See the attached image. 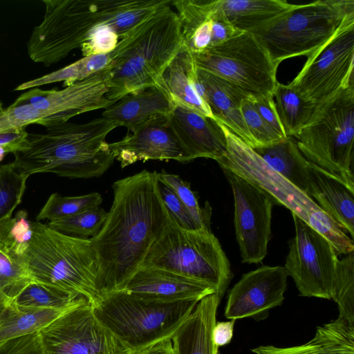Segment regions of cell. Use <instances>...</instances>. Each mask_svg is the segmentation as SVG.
<instances>
[{
    "label": "cell",
    "instance_id": "6da1fadb",
    "mask_svg": "<svg viewBox=\"0 0 354 354\" xmlns=\"http://www.w3.org/2000/svg\"><path fill=\"white\" fill-rule=\"evenodd\" d=\"M113 200L98 233L91 238L98 265L97 290H123L170 222L156 171L146 169L116 180Z\"/></svg>",
    "mask_w": 354,
    "mask_h": 354
},
{
    "label": "cell",
    "instance_id": "7a4b0ae2",
    "mask_svg": "<svg viewBox=\"0 0 354 354\" xmlns=\"http://www.w3.org/2000/svg\"><path fill=\"white\" fill-rule=\"evenodd\" d=\"M117 127L101 117L82 124H56L46 127L44 133H28V147L14 154L13 162L28 177L38 173L70 178L101 176L115 160L105 139Z\"/></svg>",
    "mask_w": 354,
    "mask_h": 354
},
{
    "label": "cell",
    "instance_id": "3957f363",
    "mask_svg": "<svg viewBox=\"0 0 354 354\" xmlns=\"http://www.w3.org/2000/svg\"><path fill=\"white\" fill-rule=\"evenodd\" d=\"M171 1L119 39L111 52L107 98L123 96L156 86L170 62L183 48L180 25Z\"/></svg>",
    "mask_w": 354,
    "mask_h": 354
},
{
    "label": "cell",
    "instance_id": "277c9868",
    "mask_svg": "<svg viewBox=\"0 0 354 354\" xmlns=\"http://www.w3.org/2000/svg\"><path fill=\"white\" fill-rule=\"evenodd\" d=\"M31 237L21 261L33 281L100 299L98 265L91 240L67 235L39 221H31Z\"/></svg>",
    "mask_w": 354,
    "mask_h": 354
},
{
    "label": "cell",
    "instance_id": "5b68a950",
    "mask_svg": "<svg viewBox=\"0 0 354 354\" xmlns=\"http://www.w3.org/2000/svg\"><path fill=\"white\" fill-rule=\"evenodd\" d=\"M198 301L156 302L121 290L102 297L93 310L97 320L136 354L171 339Z\"/></svg>",
    "mask_w": 354,
    "mask_h": 354
},
{
    "label": "cell",
    "instance_id": "8992f818",
    "mask_svg": "<svg viewBox=\"0 0 354 354\" xmlns=\"http://www.w3.org/2000/svg\"><path fill=\"white\" fill-rule=\"evenodd\" d=\"M353 0H319L294 6L252 32L277 66L286 59L307 57L326 44L348 19Z\"/></svg>",
    "mask_w": 354,
    "mask_h": 354
},
{
    "label": "cell",
    "instance_id": "52a82bcc",
    "mask_svg": "<svg viewBox=\"0 0 354 354\" xmlns=\"http://www.w3.org/2000/svg\"><path fill=\"white\" fill-rule=\"evenodd\" d=\"M226 138V153L216 162L222 169L239 175L269 193L325 236L337 254L354 252V243L339 226L305 192L270 169L242 140L218 122Z\"/></svg>",
    "mask_w": 354,
    "mask_h": 354
},
{
    "label": "cell",
    "instance_id": "ba28073f",
    "mask_svg": "<svg viewBox=\"0 0 354 354\" xmlns=\"http://www.w3.org/2000/svg\"><path fill=\"white\" fill-rule=\"evenodd\" d=\"M295 138L310 162L354 189V84L317 104Z\"/></svg>",
    "mask_w": 354,
    "mask_h": 354
},
{
    "label": "cell",
    "instance_id": "9c48e42d",
    "mask_svg": "<svg viewBox=\"0 0 354 354\" xmlns=\"http://www.w3.org/2000/svg\"><path fill=\"white\" fill-rule=\"evenodd\" d=\"M140 267L161 268L209 284L221 297L232 277L229 260L210 229L185 230L171 217Z\"/></svg>",
    "mask_w": 354,
    "mask_h": 354
},
{
    "label": "cell",
    "instance_id": "30bf717a",
    "mask_svg": "<svg viewBox=\"0 0 354 354\" xmlns=\"http://www.w3.org/2000/svg\"><path fill=\"white\" fill-rule=\"evenodd\" d=\"M195 66L238 86L252 98L273 97L278 66L250 32H241L201 53Z\"/></svg>",
    "mask_w": 354,
    "mask_h": 354
},
{
    "label": "cell",
    "instance_id": "8fae6325",
    "mask_svg": "<svg viewBox=\"0 0 354 354\" xmlns=\"http://www.w3.org/2000/svg\"><path fill=\"white\" fill-rule=\"evenodd\" d=\"M44 19L34 27L27 43L30 59L46 66L81 47L100 20L97 0H42Z\"/></svg>",
    "mask_w": 354,
    "mask_h": 354
},
{
    "label": "cell",
    "instance_id": "7c38bea8",
    "mask_svg": "<svg viewBox=\"0 0 354 354\" xmlns=\"http://www.w3.org/2000/svg\"><path fill=\"white\" fill-rule=\"evenodd\" d=\"M354 18L347 20L323 46L307 57L289 84L316 106L354 84Z\"/></svg>",
    "mask_w": 354,
    "mask_h": 354
},
{
    "label": "cell",
    "instance_id": "4fadbf2b",
    "mask_svg": "<svg viewBox=\"0 0 354 354\" xmlns=\"http://www.w3.org/2000/svg\"><path fill=\"white\" fill-rule=\"evenodd\" d=\"M295 236L283 266L303 297L331 299L337 254L322 234L292 214Z\"/></svg>",
    "mask_w": 354,
    "mask_h": 354
},
{
    "label": "cell",
    "instance_id": "5bb4252c",
    "mask_svg": "<svg viewBox=\"0 0 354 354\" xmlns=\"http://www.w3.org/2000/svg\"><path fill=\"white\" fill-rule=\"evenodd\" d=\"M43 354H132L96 318L85 301L39 331Z\"/></svg>",
    "mask_w": 354,
    "mask_h": 354
},
{
    "label": "cell",
    "instance_id": "9a60e30c",
    "mask_svg": "<svg viewBox=\"0 0 354 354\" xmlns=\"http://www.w3.org/2000/svg\"><path fill=\"white\" fill-rule=\"evenodd\" d=\"M223 171L234 196V223L242 262L260 263L267 254L272 209L278 203L255 183L227 170Z\"/></svg>",
    "mask_w": 354,
    "mask_h": 354
},
{
    "label": "cell",
    "instance_id": "2e32d148",
    "mask_svg": "<svg viewBox=\"0 0 354 354\" xmlns=\"http://www.w3.org/2000/svg\"><path fill=\"white\" fill-rule=\"evenodd\" d=\"M112 65L61 90L31 88L15 102L28 104L46 116V127L68 122L77 115L106 109L113 103L107 98Z\"/></svg>",
    "mask_w": 354,
    "mask_h": 354
},
{
    "label": "cell",
    "instance_id": "e0dca14e",
    "mask_svg": "<svg viewBox=\"0 0 354 354\" xmlns=\"http://www.w3.org/2000/svg\"><path fill=\"white\" fill-rule=\"evenodd\" d=\"M288 276L280 266H263L243 274L229 292L225 317L231 320L266 319L270 310L282 304Z\"/></svg>",
    "mask_w": 354,
    "mask_h": 354
},
{
    "label": "cell",
    "instance_id": "ac0fdd59",
    "mask_svg": "<svg viewBox=\"0 0 354 354\" xmlns=\"http://www.w3.org/2000/svg\"><path fill=\"white\" fill-rule=\"evenodd\" d=\"M109 147L122 168L139 160L191 162L169 127V117L144 125L120 140L109 143Z\"/></svg>",
    "mask_w": 354,
    "mask_h": 354
},
{
    "label": "cell",
    "instance_id": "d6986e66",
    "mask_svg": "<svg viewBox=\"0 0 354 354\" xmlns=\"http://www.w3.org/2000/svg\"><path fill=\"white\" fill-rule=\"evenodd\" d=\"M183 48L191 54L201 53L233 37L235 30L216 8L214 1L175 0Z\"/></svg>",
    "mask_w": 354,
    "mask_h": 354
},
{
    "label": "cell",
    "instance_id": "ffe728a7",
    "mask_svg": "<svg viewBox=\"0 0 354 354\" xmlns=\"http://www.w3.org/2000/svg\"><path fill=\"white\" fill-rule=\"evenodd\" d=\"M174 104L169 125L190 161L221 158L227 151V141L219 123L183 104Z\"/></svg>",
    "mask_w": 354,
    "mask_h": 354
},
{
    "label": "cell",
    "instance_id": "44dd1931",
    "mask_svg": "<svg viewBox=\"0 0 354 354\" xmlns=\"http://www.w3.org/2000/svg\"><path fill=\"white\" fill-rule=\"evenodd\" d=\"M123 290L140 299L162 303L200 301L216 293L209 284L154 267L139 268Z\"/></svg>",
    "mask_w": 354,
    "mask_h": 354
},
{
    "label": "cell",
    "instance_id": "7402d4cb",
    "mask_svg": "<svg viewBox=\"0 0 354 354\" xmlns=\"http://www.w3.org/2000/svg\"><path fill=\"white\" fill-rule=\"evenodd\" d=\"M174 104L156 85L129 93L104 109L102 117L133 132L159 118L169 117Z\"/></svg>",
    "mask_w": 354,
    "mask_h": 354
},
{
    "label": "cell",
    "instance_id": "603a6c76",
    "mask_svg": "<svg viewBox=\"0 0 354 354\" xmlns=\"http://www.w3.org/2000/svg\"><path fill=\"white\" fill-rule=\"evenodd\" d=\"M196 75L203 86L206 103L215 120L254 149L253 140L241 111L242 101L252 97L234 84L205 70L196 67Z\"/></svg>",
    "mask_w": 354,
    "mask_h": 354
},
{
    "label": "cell",
    "instance_id": "cb8c5ba5",
    "mask_svg": "<svg viewBox=\"0 0 354 354\" xmlns=\"http://www.w3.org/2000/svg\"><path fill=\"white\" fill-rule=\"evenodd\" d=\"M307 194L353 240L354 189L310 162Z\"/></svg>",
    "mask_w": 354,
    "mask_h": 354
},
{
    "label": "cell",
    "instance_id": "d4e9b609",
    "mask_svg": "<svg viewBox=\"0 0 354 354\" xmlns=\"http://www.w3.org/2000/svg\"><path fill=\"white\" fill-rule=\"evenodd\" d=\"M221 298L217 293L200 300L171 337L176 354H217L212 332Z\"/></svg>",
    "mask_w": 354,
    "mask_h": 354
},
{
    "label": "cell",
    "instance_id": "484cf974",
    "mask_svg": "<svg viewBox=\"0 0 354 354\" xmlns=\"http://www.w3.org/2000/svg\"><path fill=\"white\" fill-rule=\"evenodd\" d=\"M198 84L192 56L183 48L164 71L158 86L167 93L174 103L214 119L207 104L200 96Z\"/></svg>",
    "mask_w": 354,
    "mask_h": 354
},
{
    "label": "cell",
    "instance_id": "4316f807",
    "mask_svg": "<svg viewBox=\"0 0 354 354\" xmlns=\"http://www.w3.org/2000/svg\"><path fill=\"white\" fill-rule=\"evenodd\" d=\"M216 8L237 31L252 33L267 25L294 4L283 0H215Z\"/></svg>",
    "mask_w": 354,
    "mask_h": 354
},
{
    "label": "cell",
    "instance_id": "83f0119b",
    "mask_svg": "<svg viewBox=\"0 0 354 354\" xmlns=\"http://www.w3.org/2000/svg\"><path fill=\"white\" fill-rule=\"evenodd\" d=\"M254 150L270 169L307 194L310 162L299 151L295 140L288 138Z\"/></svg>",
    "mask_w": 354,
    "mask_h": 354
},
{
    "label": "cell",
    "instance_id": "f1b7e54d",
    "mask_svg": "<svg viewBox=\"0 0 354 354\" xmlns=\"http://www.w3.org/2000/svg\"><path fill=\"white\" fill-rule=\"evenodd\" d=\"M169 2L171 0H97L100 22L111 26L120 39Z\"/></svg>",
    "mask_w": 354,
    "mask_h": 354
},
{
    "label": "cell",
    "instance_id": "f546056e",
    "mask_svg": "<svg viewBox=\"0 0 354 354\" xmlns=\"http://www.w3.org/2000/svg\"><path fill=\"white\" fill-rule=\"evenodd\" d=\"M70 308H37L19 306L11 301L0 315V343L39 333Z\"/></svg>",
    "mask_w": 354,
    "mask_h": 354
},
{
    "label": "cell",
    "instance_id": "4dcf8cb0",
    "mask_svg": "<svg viewBox=\"0 0 354 354\" xmlns=\"http://www.w3.org/2000/svg\"><path fill=\"white\" fill-rule=\"evenodd\" d=\"M273 99L286 136L295 138L309 121L316 105L304 100L290 84L279 82Z\"/></svg>",
    "mask_w": 354,
    "mask_h": 354
},
{
    "label": "cell",
    "instance_id": "1f68e13d",
    "mask_svg": "<svg viewBox=\"0 0 354 354\" xmlns=\"http://www.w3.org/2000/svg\"><path fill=\"white\" fill-rule=\"evenodd\" d=\"M113 64L112 53L83 57L82 59L57 71L21 83L15 91H23L63 82L64 86L83 80Z\"/></svg>",
    "mask_w": 354,
    "mask_h": 354
},
{
    "label": "cell",
    "instance_id": "d6a6232c",
    "mask_svg": "<svg viewBox=\"0 0 354 354\" xmlns=\"http://www.w3.org/2000/svg\"><path fill=\"white\" fill-rule=\"evenodd\" d=\"M88 301L57 287L32 281L12 300L15 304L37 308L67 309Z\"/></svg>",
    "mask_w": 354,
    "mask_h": 354
},
{
    "label": "cell",
    "instance_id": "836d02e7",
    "mask_svg": "<svg viewBox=\"0 0 354 354\" xmlns=\"http://www.w3.org/2000/svg\"><path fill=\"white\" fill-rule=\"evenodd\" d=\"M103 201L100 194L93 192L77 196L51 194L36 216L37 221L62 220L86 209L100 206Z\"/></svg>",
    "mask_w": 354,
    "mask_h": 354
},
{
    "label": "cell",
    "instance_id": "e575fe53",
    "mask_svg": "<svg viewBox=\"0 0 354 354\" xmlns=\"http://www.w3.org/2000/svg\"><path fill=\"white\" fill-rule=\"evenodd\" d=\"M338 306L339 317L354 324V252L338 259L332 299Z\"/></svg>",
    "mask_w": 354,
    "mask_h": 354
},
{
    "label": "cell",
    "instance_id": "d590c367",
    "mask_svg": "<svg viewBox=\"0 0 354 354\" xmlns=\"http://www.w3.org/2000/svg\"><path fill=\"white\" fill-rule=\"evenodd\" d=\"M28 178L17 169L13 162L0 164V222L11 218L21 203Z\"/></svg>",
    "mask_w": 354,
    "mask_h": 354
},
{
    "label": "cell",
    "instance_id": "8d00e7d4",
    "mask_svg": "<svg viewBox=\"0 0 354 354\" xmlns=\"http://www.w3.org/2000/svg\"><path fill=\"white\" fill-rule=\"evenodd\" d=\"M107 212L100 206L68 218L50 221L47 225L59 232L81 238L93 237L102 228Z\"/></svg>",
    "mask_w": 354,
    "mask_h": 354
},
{
    "label": "cell",
    "instance_id": "74e56055",
    "mask_svg": "<svg viewBox=\"0 0 354 354\" xmlns=\"http://www.w3.org/2000/svg\"><path fill=\"white\" fill-rule=\"evenodd\" d=\"M32 281L21 259L0 244V291L12 300Z\"/></svg>",
    "mask_w": 354,
    "mask_h": 354
},
{
    "label": "cell",
    "instance_id": "f35d334b",
    "mask_svg": "<svg viewBox=\"0 0 354 354\" xmlns=\"http://www.w3.org/2000/svg\"><path fill=\"white\" fill-rule=\"evenodd\" d=\"M157 176L175 192L190 214L197 227L210 229L211 206L208 202H206L203 208L200 207L198 198L192 190L189 183L183 180L178 175L168 174L164 170L157 173Z\"/></svg>",
    "mask_w": 354,
    "mask_h": 354
},
{
    "label": "cell",
    "instance_id": "ab89813d",
    "mask_svg": "<svg viewBox=\"0 0 354 354\" xmlns=\"http://www.w3.org/2000/svg\"><path fill=\"white\" fill-rule=\"evenodd\" d=\"M28 212L19 210L14 217L0 222V244L21 259L31 237Z\"/></svg>",
    "mask_w": 354,
    "mask_h": 354
},
{
    "label": "cell",
    "instance_id": "60d3db41",
    "mask_svg": "<svg viewBox=\"0 0 354 354\" xmlns=\"http://www.w3.org/2000/svg\"><path fill=\"white\" fill-rule=\"evenodd\" d=\"M30 124L46 127V116L30 104L14 102L3 109L0 102V133L26 127Z\"/></svg>",
    "mask_w": 354,
    "mask_h": 354
},
{
    "label": "cell",
    "instance_id": "b9f144b4",
    "mask_svg": "<svg viewBox=\"0 0 354 354\" xmlns=\"http://www.w3.org/2000/svg\"><path fill=\"white\" fill-rule=\"evenodd\" d=\"M241 111L254 144L253 149L285 140L273 131L260 117L253 105L252 98L242 101Z\"/></svg>",
    "mask_w": 354,
    "mask_h": 354
},
{
    "label": "cell",
    "instance_id": "7bdbcfd3",
    "mask_svg": "<svg viewBox=\"0 0 354 354\" xmlns=\"http://www.w3.org/2000/svg\"><path fill=\"white\" fill-rule=\"evenodd\" d=\"M119 41V37L108 24L99 22L89 32L81 46L84 57L106 54L112 52Z\"/></svg>",
    "mask_w": 354,
    "mask_h": 354
},
{
    "label": "cell",
    "instance_id": "ee69618b",
    "mask_svg": "<svg viewBox=\"0 0 354 354\" xmlns=\"http://www.w3.org/2000/svg\"><path fill=\"white\" fill-rule=\"evenodd\" d=\"M158 187L162 201L174 221L183 229L198 230L190 214L175 192L158 178Z\"/></svg>",
    "mask_w": 354,
    "mask_h": 354
},
{
    "label": "cell",
    "instance_id": "f6af8a7d",
    "mask_svg": "<svg viewBox=\"0 0 354 354\" xmlns=\"http://www.w3.org/2000/svg\"><path fill=\"white\" fill-rule=\"evenodd\" d=\"M0 354H43L38 333L0 343Z\"/></svg>",
    "mask_w": 354,
    "mask_h": 354
},
{
    "label": "cell",
    "instance_id": "bcb514c9",
    "mask_svg": "<svg viewBox=\"0 0 354 354\" xmlns=\"http://www.w3.org/2000/svg\"><path fill=\"white\" fill-rule=\"evenodd\" d=\"M253 105L263 121L279 136L288 137L279 118L273 97L252 99Z\"/></svg>",
    "mask_w": 354,
    "mask_h": 354
},
{
    "label": "cell",
    "instance_id": "7dc6e473",
    "mask_svg": "<svg viewBox=\"0 0 354 354\" xmlns=\"http://www.w3.org/2000/svg\"><path fill=\"white\" fill-rule=\"evenodd\" d=\"M235 320L216 322L212 332L213 342L218 348L228 344L232 339Z\"/></svg>",
    "mask_w": 354,
    "mask_h": 354
},
{
    "label": "cell",
    "instance_id": "c3c4849f",
    "mask_svg": "<svg viewBox=\"0 0 354 354\" xmlns=\"http://www.w3.org/2000/svg\"><path fill=\"white\" fill-rule=\"evenodd\" d=\"M136 354H176L171 339L162 341Z\"/></svg>",
    "mask_w": 354,
    "mask_h": 354
},
{
    "label": "cell",
    "instance_id": "681fc988",
    "mask_svg": "<svg viewBox=\"0 0 354 354\" xmlns=\"http://www.w3.org/2000/svg\"><path fill=\"white\" fill-rule=\"evenodd\" d=\"M12 300L0 291V315Z\"/></svg>",
    "mask_w": 354,
    "mask_h": 354
}]
</instances>
